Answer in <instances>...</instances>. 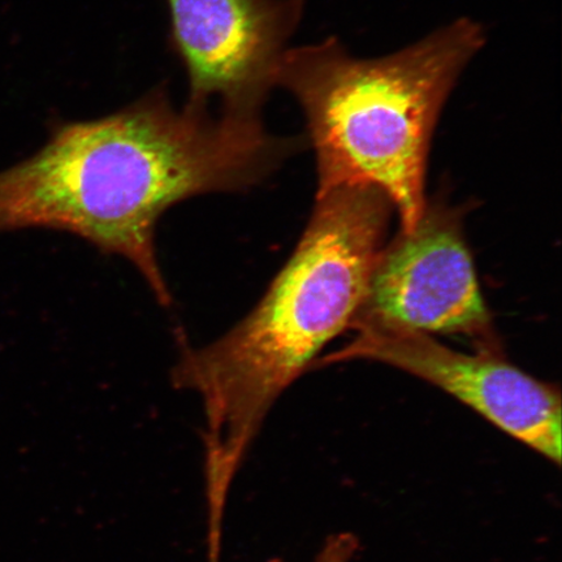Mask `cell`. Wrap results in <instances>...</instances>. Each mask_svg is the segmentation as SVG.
<instances>
[{
	"label": "cell",
	"instance_id": "6da1fadb",
	"mask_svg": "<svg viewBox=\"0 0 562 562\" xmlns=\"http://www.w3.org/2000/svg\"><path fill=\"white\" fill-rule=\"evenodd\" d=\"M306 145L263 119L178 105L166 83L93 121L61 122L40 151L0 172V232H67L136 267L161 306V216L180 202L259 187Z\"/></svg>",
	"mask_w": 562,
	"mask_h": 562
},
{
	"label": "cell",
	"instance_id": "7a4b0ae2",
	"mask_svg": "<svg viewBox=\"0 0 562 562\" xmlns=\"http://www.w3.org/2000/svg\"><path fill=\"white\" fill-rule=\"evenodd\" d=\"M392 210L374 188L316 194L304 234L257 306L207 346L182 347L171 382L199 395L205 413L211 529L223 525L232 482L273 404L360 312Z\"/></svg>",
	"mask_w": 562,
	"mask_h": 562
},
{
	"label": "cell",
	"instance_id": "3957f363",
	"mask_svg": "<svg viewBox=\"0 0 562 562\" xmlns=\"http://www.w3.org/2000/svg\"><path fill=\"white\" fill-rule=\"evenodd\" d=\"M484 44L482 25L462 18L379 58H357L335 37L288 48L278 88L304 115L318 194L378 189L397 210L402 231L416 227L439 119Z\"/></svg>",
	"mask_w": 562,
	"mask_h": 562
},
{
	"label": "cell",
	"instance_id": "277c9868",
	"mask_svg": "<svg viewBox=\"0 0 562 562\" xmlns=\"http://www.w3.org/2000/svg\"><path fill=\"white\" fill-rule=\"evenodd\" d=\"M170 45L187 75L186 103L263 119L304 16V0H166Z\"/></svg>",
	"mask_w": 562,
	"mask_h": 562
},
{
	"label": "cell",
	"instance_id": "5b68a950",
	"mask_svg": "<svg viewBox=\"0 0 562 562\" xmlns=\"http://www.w3.org/2000/svg\"><path fill=\"white\" fill-rule=\"evenodd\" d=\"M356 335L346 347L316 361V367L348 361L389 364L472 407L512 438L561 463V393L512 364L501 351L475 349L462 353L442 346L431 335L386 325L355 321Z\"/></svg>",
	"mask_w": 562,
	"mask_h": 562
},
{
	"label": "cell",
	"instance_id": "8992f818",
	"mask_svg": "<svg viewBox=\"0 0 562 562\" xmlns=\"http://www.w3.org/2000/svg\"><path fill=\"white\" fill-rule=\"evenodd\" d=\"M355 321L459 335L475 349L502 350L459 211L427 205L416 227L384 246Z\"/></svg>",
	"mask_w": 562,
	"mask_h": 562
},
{
	"label": "cell",
	"instance_id": "52a82bcc",
	"mask_svg": "<svg viewBox=\"0 0 562 562\" xmlns=\"http://www.w3.org/2000/svg\"><path fill=\"white\" fill-rule=\"evenodd\" d=\"M358 539L350 532H339L323 544L315 562H351L358 553Z\"/></svg>",
	"mask_w": 562,
	"mask_h": 562
}]
</instances>
